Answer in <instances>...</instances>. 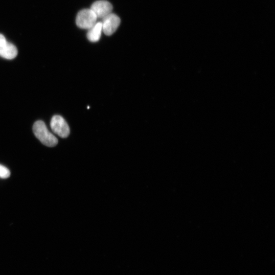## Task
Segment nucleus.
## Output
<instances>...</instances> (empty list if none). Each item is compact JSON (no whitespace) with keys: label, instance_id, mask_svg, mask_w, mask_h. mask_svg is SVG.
Segmentation results:
<instances>
[{"label":"nucleus","instance_id":"f257e3e1","mask_svg":"<svg viewBox=\"0 0 275 275\" xmlns=\"http://www.w3.org/2000/svg\"><path fill=\"white\" fill-rule=\"evenodd\" d=\"M33 131L37 138L45 145L54 147L58 144L57 138L48 131L43 121H37L34 123Z\"/></svg>","mask_w":275,"mask_h":275},{"label":"nucleus","instance_id":"f03ea898","mask_svg":"<svg viewBox=\"0 0 275 275\" xmlns=\"http://www.w3.org/2000/svg\"><path fill=\"white\" fill-rule=\"evenodd\" d=\"M97 18L91 9L80 11L77 17V26L84 29H90L96 23Z\"/></svg>","mask_w":275,"mask_h":275},{"label":"nucleus","instance_id":"7ed1b4c3","mask_svg":"<svg viewBox=\"0 0 275 275\" xmlns=\"http://www.w3.org/2000/svg\"><path fill=\"white\" fill-rule=\"evenodd\" d=\"M53 132L63 138H66L69 134L70 129L66 120L60 115L54 116L51 121Z\"/></svg>","mask_w":275,"mask_h":275},{"label":"nucleus","instance_id":"20e7f679","mask_svg":"<svg viewBox=\"0 0 275 275\" xmlns=\"http://www.w3.org/2000/svg\"><path fill=\"white\" fill-rule=\"evenodd\" d=\"M18 53L16 46L8 42L4 36L0 34V56L8 60H12L17 57Z\"/></svg>","mask_w":275,"mask_h":275},{"label":"nucleus","instance_id":"39448f33","mask_svg":"<svg viewBox=\"0 0 275 275\" xmlns=\"http://www.w3.org/2000/svg\"><path fill=\"white\" fill-rule=\"evenodd\" d=\"M120 23V18L114 14H110L103 19V31L108 36L113 34Z\"/></svg>","mask_w":275,"mask_h":275},{"label":"nucleus","instance_id":"423d86ee","mask_svg":"<svg viewBox=\"0 0 275 275\" xmlns=\"http://www.w3.org/2000/svg\"><path fill=\"white\" fill-rule=\"evenodd\" d=\"M96 15L97 19H104L112 13L113 6L105 0H100L94 2L91 8Z\"/></svg>","mask_w":275,"mask_h":275},{"label":"nucleus","instance_id":"0eeeda50","mask_svg":"<svg viewBox=\"0 0 275 275\" xmlns=\"http://www.w3.org/2000/svg\"><path fill=\"white\" fill-rule=\"evenodd\" d=\"M102 31V22H97L93 26L89 29L87 34V39L91 42H97L101 38Z\"/></svg>","mask_w":275,"mask_h":275},{"label":"nucleus","instance_id":"6e6552de","mask_svg":"<svg viewBox=\"0 0 275 275\" xmlns=\"http://www.w3.org/2000/svg\"><path fill=\"white\" fill-rule=\"evenodd\" d=\"M10 176V172L6 167L0 165V178L6 179Z\"/></svg>","mask_w":275,"mask_h":275}]
</instances>
